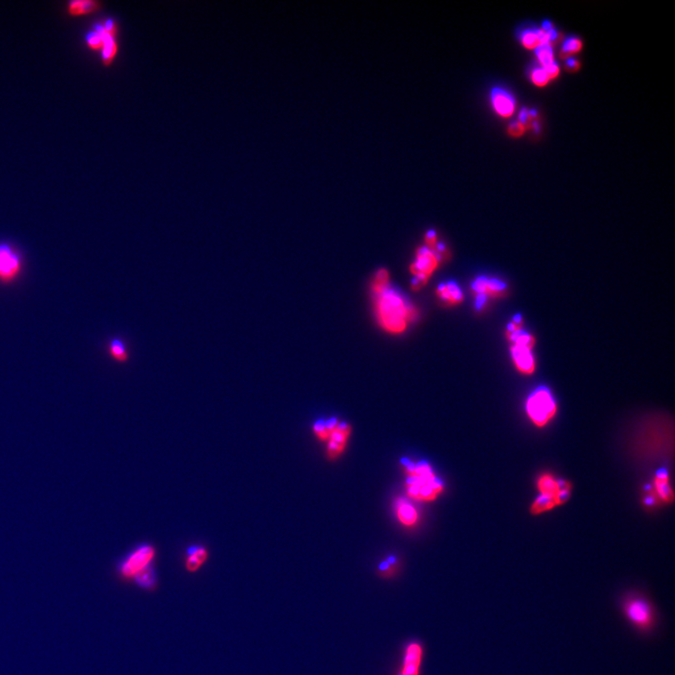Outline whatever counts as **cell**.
I'll return each mask as SVG.
<instances>
[{
  "instance_id": "13",
  "label": "cell",
  "mask_w": 675,
  "mask_h": 675,
  "mask_svg": "<svg viewBox=\"0 0 675 675\" xmlns=\"http://www.w3.org/2000/svg\"><path fill=\"white\" fill-rule=\"evenodd\" d=\"M423 656L422 646L418 643H411L405 649L403 669L399 675H419Z\"/></svg>"
},
{
  "instance_id": "6",
  "label": "cell",
  "mask_w": 675,
  "mask_h": 675,
  "mask_svg": "<svg viewBox=\"0 0 675 675\" xmlns=\"http://www.w3.org/2000/svg\"><path fill=\"white\" fill-rule=\"evenodd\" d=\"M353 426L349 422L337 419L328 442L325 444V457L329 463H335L343 457L353 436Z\"/></svg>"
},
{
  "instance_id": "19",
  "label": "cell",
  "mask_w": 675,
  "mask_h": 675,
  "mask_svg": "<svg viewBox=\"0 0 675 675\" xmlns=\"http://www.w3.org/2000/svg\"><path fill=\"white\" fill-rule=\"evenodd\" d=\"M68 13L73 16L96 13L101 9V3L96 0H74L69 2Z\"/></svg>"
},
{
  "instance_id": "33",
  "label": "cell",
  "mask_w": 675,
  "mask_h": 675,
  "mask_svg": "<svg viewBox=\"0 0 675 675\" xmlns=\"http://www.w3.org/2000/svg\"><path fill=\"white\" fill-rule=\"evenodd\" d=\"M542 68L544 69L546 73H547L550 80L554 79V78L556 77L557 75L559 74V67H558V65L555 62L551 63L550 65L545 66V67Z\"/></svg>"
},
{
  "instance_id": "24",
  "label": "cell",
  "mask_w": 675,
  "mask_h": 675,
  "mask_svg": "<svg viewBox=\"0 0 675 675\" xmlns=\"http://www.w3.org/2000/svg\"><path fill=\"white\" fill-rule=\"evenodd\" d=\"M557 506L556 502L551 499V498L539 495L530 506V513L532 515L538 516L543 514V513L551 511V510L557 508Z\"/></svg>"
},
{
  "instance_id": "7",
  "label": "cell",
  "mask_w": 675,
  "mask_h": 675,
  "mask_svg": "<svg viewBox=\"0 0 675 675\" xmlns=\"http://www.w3.org/2000/svg\"><path fill=\"white\" fill-rule=\"evenodd\" d=\"M645 491L644 504L645 508L654 509L659 505H667L674 502V494L671 485L670 476L666 471H661L654 476L652 484Z\"/></svg>"
},
{
  "instance_id": "29",
  "label": "cell",
  "mask_w": 675,
  "mask_h": 675,
  "mask_svg": "<svg viewBox=\"0 0 675 675\" xmlns=\"http://www.w3.org/2000/svg\"><path fill=\"white\" fill-rule=\"evenodd\" d=\"M532 81L533 83L536 86H544L547 85L549 81H550V78H549L548 74L546 73L544 69L542 67L536 68L533 71Z\"/></svg>"
},
{
  "instance_id": "17",
  "label": "cell",
  "mask_w": 675,
  "mask_h": 675,
  "mask_svg": "<svg viewBox=\"0 0 675 675\" xmlns=\"http://www.w3.org/2000/svg\"><path fill=\"white\" fill-rule=\"evenodd\" d=\"M512 352L513 359L519 370L525 374H532L535 370V362L532 354L530 353V348L516 344Z\"/></svg>"
},
{
  "instance_id": "31",
  "label": "cell",
  "mask_w": 675,
  "mask_h": 675,
  "mask_svg": "<svg viewBox=\"0 0 675 675\" xmlns=\"http://www.w3.org/2000/svg\"><path fill=\"white\" fill-rule=\"evenodd\" d=\"M512 340L516 341V344L524 345V346L529 348L532 346V337H530L526 333L521 331V330H516L514 334L512 335Z\"/></svg>"
},
{
  "instance_id": "35",
  "label": "cell",
  "mask_w": 675,
  "mask_h": 675,
  "mask_svg": "<svg viewBox=\"0 0 675 675\" xmlns=\"http://www.w3.org/2000/svg\"><path fill=\"white\" fill-rule=\"evenodd\" d=\"M528 115H529V113H528V111L524 110V109L523 111H521V114H520V120H521V122L524 123L525 121H526L527 118H528Z\"/></svg>"
},
{
  "instance_id": "1",
  "label": "cell",
  "mask_w": 675,
  "mask_h": 675,
  "mask_svg": "<svg viewBox=\"0 0 675 675\" xmlns=\"http://www.w3.org/2000/svg\"><path fill=\"white\" fill-rule=\"evenodd\" d=\"M401 469L404 476L405 498L411 502L433 504L445 494V483L427 461L404 459Z\"/></svg>"
},
{
  "instance_id": "10",
  "label": "cell",
  "mask_w": 675,
  "mask_h": 675,
  "mask_svg": "<svg viewBox=\"0 0 675 675\" xmlns=\"http://www.w3.org/2000/svg\"><path fill=\"white\" fill-rule=\"evenodd\" d=\"M23 270L20 254L8 243H0V281L13 283Z\"/></svg>"
},
{
  "instance_id": "8",
  "label": "cell",
  "mask_w": 675,
  "mask_h": 675,
  "mask_svg": "<svg viewBox=\"0 0 675 675\" xmlns=\"http://www.w3.org/2000/svg\"><path fill=\"white\" fill-rule=\"evenodd\" d=\"M539 495L551 498L558 506L568 502L571 495L572 485L568 480L557 479L551 473L541 474L536 480Z\"/></svg>"
},
{
  "instance_id": "21",
  "label": "cell",
  "mask_w": 675,
  "mask_h": 675,
  "mask_svg": "<svg viewBox=\"0 0 675 675\" xmlns=\"http://www.w3.org/2000/svg\"><path fill=\"white\" fill-rule=\"evenodd\" d=\"M336 421H337V419H329L328 420H316L314 423L311 426V431H313V434L318 442L322 443L324 445L328 442L330 433H331L333 426H334Z\"/></svg>"
},
{
  "instance_id": "2",
  "label": "cell",
  "mask_w": 675,
  "mask_h": 675,
  "mask_svg": "<svg viewBox=\"0 0 675 675\" xmlns=\"http://www.w3.org/2000/svg\"><path fill=\"white\" fill-rule=\"evenodd\" d=\"M374 307L378 324L391 335L403 334L419 317V311L401 293L390 287L375 296Z\"/></svg>"
},
{
  "instance_id": "30",
  "label": "cell",
  "mask_w": 675,
  "mask_h": 675,
  "mask_svg": "<svg viewBox=\"0 0 675 675\" xmlns=\"http://www.w3.org/2000/svg\"><path fill=\"white\" fill-rule=\"evenodd\" d=\"M583 44L577 38H569L563 45L562 52L565 54H573L580 52Z\"/></svg>"
},
{
  "instance_id": "34",
  "label": "cell",
  "mask_w": 675,
  "mask_h": 675,
  "mask_svg": "<svg viewBox=\"0 0 675 675\" xmlns=\"http://www.w3.org/2000/svg\"><path fill=\"white\" fill-rule=\"evenodd\" d=\"M509 131L510 134L513 135H520L523 134L524 131L523 126H521V123H512V124L509 126Z\"/></svg>"
},
{
  "instance_id": "9",
  "label": "cell",
  "mask_w": 675,
  "mask_h": 675,
  "mask_svg": "<svg viewBox=\"0 0 675 675\" xmlns=\"http://www.w3.org/2000/svg\"><path fill=\"white\" fill-rule=\"evenodd\" d=\"M155 555L156 550L152 545L144 543L138 546L120 563V574L125 578L134 579L138 572L151 565Z\"/></svg>"
},
{
  "instance_id": "16",
  "label": "cell",
  "mask_w": 675,
  "mask_h": 675,
  "mask_svg": "<svg viewBox=\"0 0 675 675\" xmlns=\"http://www.w3.org/2000/svg\"><path fill=\"white\" fill-rule=\"evenodd\" d=\"M435 294L446 305L455 306L464 300L463 292L454 281L438 285Z\"/></svg>"
},
{
  "instance_id": "5",
  "label": "cell",
  "mask_w": 675,
  "mask_h": 675,
  "mask_svg": "<svg viewBox=\"0 0 675 675\" xmlns=\"http://www.w3.org/2000/svg\"><path fill=\"white\" fill-rule=\"evenodd\" d=\"M442 262L443 260L436 251L426 246L419 248L416 251L415 260L410 266V272L413 275L411 284L413 289L418 291L427 284Z\"/></svg>"
},
{
  "instance_id": "39",
  "label": "cell",
  "mask_w": 675,
  "mask_h": 675,
  "mask_svg": "<svg viewBox=\"0 0 675 675\" xmlns=\"http://www.w3.org/2000/svg\"><path fill=\"white\" fill-rule=\"evenodd\" d=\"M528 113H529V115L531 116H536V112L535 110L530 111V112H528Z\"/></svg>"
},
{
  "instance_id": "11",
  "label": "cell",
  "mask_w": 675,
  "mask_h": 675,
  "mask_svg": "<svg viewBox=\"0 0 675 675\" xmlns=\"http://www.w3.org/2000/svg\"><path fill=\"white\" fill-rule=\"evenodd\" d=\"M625 614L632 624L640 629H648L654 622L653 609L649 603L641 598H631L626 600Z\"/></svg>"
},
{
  "instance_id": "14",
  "label": "cell",
  "mask_w": 675,
  "mask_h": 675,
  "mask_svg": "<svg viewBox=\"0 0 675 675\" xmlns=\"http://www.w3.org/2000/svg\"><path fill=\"white\" fill-rule=\"evenodd\" d=\"M491 104L497 114L504 118H509L515 111V101L506 90L495 88L491 94Z\"/></svg>"
},
{
  "instance_id": "12",
  "label": "cell",
  "mask_w": 675,
  "mask_h": 675,
  "mask_svg": "<svg viewBox=\"0 0 675 675\" xmlns=\"http://www.w3.org/2000/svg\"><path fill=\"white\" fill-rule=\"evenodd\" d=\"M393 512L396 520L405 529L412 530L419 526L421 515L416 509V504L405 497L396 498L393 503Z\"/></svg>"
},
{
  "instance_id": "18",
  "label": "cell",
  "mask_w": 675,
  "mask_h": 675,
  "mask_svg": "<svg viewBox=\"0 0 675 675\" xmlns=\"http://www.w3.org/2000/svg\"><path fill=\"white\" fill-rule=\"evenodd\" d=\"M472 287L476 295H483L487 298V296L496 295L497 293L502 292L504 288H505V284L497 280L479 278L473 284Z\"/></svg>"
},
{
  "instance_id": "3",
  "label": "cell",
  "mask_w": 675,
  "mask_h": 675,
  "mask_svg": "<svg viewBox=\"0 0 675 675\" xmlns=\"http://www.w3.org/2000/svg\"><path fill=\"white\" fill-rule=\"evenodd\" d=\"M635 439V451L644 459H656L673 454L674 426L667 416L648 419L641 426Z\"/></svg>"
},
{
  "instance_id": "4",
  "label": "cell",
  "mask_w": 675,
  "mask_h": 675,
  "mask_svg": "<svg viewBox=\"0 0 675 675\" xmlns=\"http://www.w3.org/2000/svg\"><path fill=\"white\" fill-rule=\"evenodd\" d=\"M525 412L536 427L542 429L553 421L557 414L556 401L550 390L539 388L531 393L525 403Z\"/></svg>"
},
{
  "instance_id": "15",
  "label": "cell",
  "mask_w": 675,
  "mask_h": 675,
  "mask_svg": "<svg viewBox=\"0 0 675 675\" xmlns=\"http://www.w3.org/2000/svg\"><path fill=\"white\" fill-rule=\"evenodd\" d=\"M209 558V551L202 545L194 544L186 551L185 566L189 572H196Z\"/></svg>"
},
{
  "instance_id": "28",
  "label": "cell",
  "mask_w": 675,
  "mask_h": 675,
  "mask_svg": "<svg viewBox=\"0 0 675 675\" xmlns=\"http://www.w3.org/2000/svg\"><path fill=\"white\" fill-rule=\"evenodd\" d=\"M399 559L395 556H389L384 560L379 566V571L384 577H391L399 570Z\"/></svg>"
},
{
  "instance_id": "37",
  "label": "cell",
  "mask_w": 675,
  "mask_h": 675,
  "mask_svg": "<svg viewBox=\"0 0 675 675\" xmlns=\"http://www.w3.org/2000/svg\"><path fill=\"white\" fill-rule=\"evenodd\" d=\"M578 65H579V64H578V62L576 61V60H574V59H569V60H568V66H569V68H577V67H578Z\"/></svg>"
},
{
  "instance_id": "36",
  "label": "cell",
  "mask_w": 675,
  "mask_h": 675,
  "mask_svg": "<svg viewBox=\"0 0 675 675\" xmlns=\"http://www.w3.org/2000/svg\"><path fill=\"white\" fill-rule=\"evenodd\" d=\"M542 28L546 32L550 31L551 29H553V26H551V24L550 22L543 23Z\"/></svg>"
},
{
  "instance_id": "22",
  "label": "cell",
  "mask_w": 675,
  "mask_h": 675,
  "mask_svg": "<svg viewBox=\"0 0 675 675\" xmlns=\"http://www.w3.org/2000/svg\"><path fill=\"white\" fill-rule=\"evenodd\" d=\"M134 580L144 590H152L157 585V574L151 565L141 570L134 576Z\"/></svg>"
},
{
  "instance_id": "27",
  "label": "cell",
  "mask_w": 675,
  "mask_h": 675,
  "mask_svg": "<svg viewBox=\"0 0 675 675\" xmlns=\"http://www.w3.org/2000/svg\"><path fill=\"white\" fill-rule=\"evenodd\" d=\"M536 55L542 64V67L554 62V50L550 44H541L535 49Z\"/></svg>"
},
{
  "instance_id": "32",
  "label": "cell",
  "mask_w": 675,
  "mask_h": 675,
  "mask_svg": "<svg viewBox=\"0 0 675 675\" xmlns=\"http://www.w3.org/2000/svg\"><path fill=\"white\" fill-rule=\"evenodd\" d=\"M425 246L431 250H434L439 241H438L437 234L434 230H429L424 236Z\"/></svg>"
},
{
  "instance_id": "26",
  "label": "cell",
  "mask_w": 675,
  "mask_h": 675,
  "mask_svg": "<svg viewBox=\"0 0 675 675\" xmlns=\"http://www.w3.org/2000/svg\"><path fill=\"white\" fill-rule=\"evenodd\" d=\"M119 52V44L116 37L111 38L101 49V60L104 66L112 64Z\"/></svg>"
},
{
  "instance_id": "25",
  "label": "cell",
  "mask_w": 675,
  "mask_h": 675,
  "mask_svg": "<svg viewBox=\"0 0 675 675\" xmlns=\"http://www.w3.org/2000/svg\"><path fill=\"white\" fill-rule=\"evenodd\" d=\"M390 287V275L388 270L381 269L378 270L371 284V291L375 296L380 295L384 291Z\"/></svg>"
},
{
  "instance_id": "38",
  "label": "cell",
  "mask_w": 675,
  "mask_h": 675,
  "mask_svg": "<svg viewBox=\"0 0 675 675\" xmlns=\"http://www.w3.org/2000/svg\"><path fill=\"white\" fill-rule=\"evenodd\" d=\"M514 321H515V323H517V324L520 323V322H521V316H520V315H518V316H516V317L514 318Z\"/></svg>"
},
{
  "instance_id": "20",
  "label": "cell",
  "mask_w": 675,
  "mask_h": 675,
  "mask_svg": "<svg viewBox=\"0 0 675 675\" xmlns=\"http://www.w3.org/2000/svg\"><path fill=\"white\" fill-rule=\"evenodd\" d=\"M521 41L528 49H536L541 44H550L548 32L539 29L525 30L521 35Z\"/></svg>"
},
{
  "instance_id": "23",
  "label": "cell",
  "mask_w": 675,
  "mask_h": 675,
  "mask_svg": "<svg viewBox=\"0 0 675 675\" xmlns=\"http://www.w3.org/2000/svg\"><path fill=\"white\" fill-rule=\"evenodd\" d=\"M108 353L111 358L120 363L127 362L129 360V351L124 341L121 339H111L108 344Z\"/></svg>"
}]
</instances>
